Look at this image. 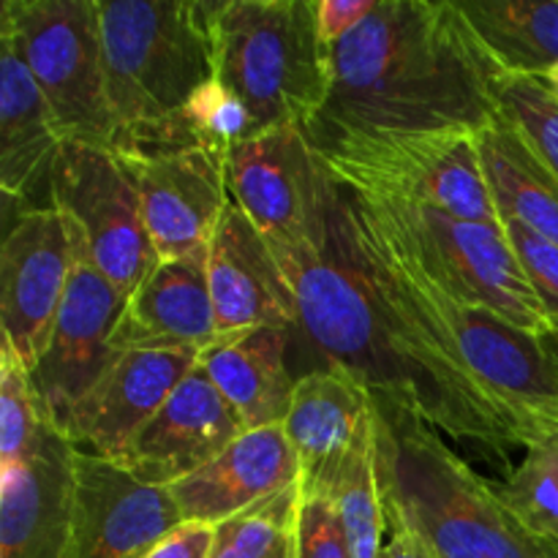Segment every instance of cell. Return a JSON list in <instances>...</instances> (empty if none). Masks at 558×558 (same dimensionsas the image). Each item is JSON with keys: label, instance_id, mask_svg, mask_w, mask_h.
<instances>
[{"label": "cell", "instance_id": "obj_1", "mask_svg": "<svg viewBox=\"0 0 558 558\" xmlns=\"http://www.w3.org/2000/svg\"><path fill=\"white\" fill-rule=\"evenodd\" d=\"M281 265L300 330L325 365L357 376L376 401L507 463L518 439L505 414L409 298L352 194L332 178L322 232Z\"/></svg>", "mask_w": 558, "mask_h": 558}, {"label": "cell", "instance_id": "obj_2", "mask_svg": "<svg viewBox=\"0 0 558 558\" xmlns=\"http://www.w3.org/2000/svg\"><path fill=\"white\" fill-rule=\"evenodd\" d=\"M330 93L305 129L314 150L352 136L480 134L499 118V69L456 0H379L327 47Z\"/></svg>", "mask_w": 558, "mask_h": 558}, {"label": "cell", "instance_id": "obj_3", "mask_svg": "<svg viewBox=\"0 0 558 558\" xmlns=\"http://www.w3.org/2000/svg\"><path fill=\"white\" fill-rule=\"evenodd\" d=\"M376 466L387 523L436 558H558V545L518 521L499 485L430 425L385 401H376Z\"/></svg>", "mask_w": 558, "mask_h": 558}, {"label": "cell", "instance_id": "obj_4", "mask_svg": "<svg viewBox=\"0 0 558 558\" xmlns=\"http://www.w3.org/2000/svg\"><path fill=\"white\" fill-rule=\"evenodd\" d=\"M223 0H98L114 150H180V120L216 80Z\"/></svg>", "mask_w": 558, "mask_h": 558}, {"label": "cell", "instance_id": "obj_5", "mask_svg": "<svg viewBox=\"0 0 558 558\" xmlns=\"http://www.w3.org/2000/svg\"><path fill=\"white\" fill-rule=\"evenodd\" d=\"M354 205L374 229L409 298L445 332L463 365L505 414L518 447L532 450L550 436H558V354L548 338L512 325L496 311L447 294L398 248L396 240L363 210L357 199Z\"/></svg>", "mask_w": 558, "mask_h": 558}, {"label": "cell", "instance_id": "obj_6", "mask_svg": "<svg viewBox=\"0 0 558 558\" xmlns=\"http://www.w3.org/2000/svg\"><path fill=\"white\" fill-rule=\"evenodd\" d=\"M316 0H223L216 80L245 104L254 131L308 129L330 93Z\"/></svg>", "mask_w": 558, "mask_h": 558}, {"label": "cell", "instance_id": "obj_7", "mask_svg": "<svg viewBox=\"0 0 558 558\" xmlns=\"http://www.w3.org/2000/svg\"><path fill=\"white\" fill-rule=\"evenodd\" d=\"M349 194L436 287L463 303L496 311L534 336H550L548 311L507 243L505 229L463 221L439 207Z\"/></svg>", "mask_w": 558, "mask_h": 558}, {"label": "cell", "instance_id": "obj_8", "mask_svg": "<svg viewBox=\"0 0 558 558\" xmlns=\"http://www.w3.org/2000/svg\"><path fill=\"white\" fill-rule=\"evenodd\" d=\"M314 153L325 172L354 194L439 207L463 221L501 227L477 134L352 136Z\"/></svg>", "mask_w": 558, "mask_h": 558}, {"label": "cell", "instance_id": "obj_9", "mask_svg": "<svg viewBox=\"0 0 558 558\" xmlns=\"http://www.w3.org/2000/svg\"><path fill=\"white\" fill-rule=\"evenodd\" d=\"M0 25L14 33L63 140L112 147L98 0H5Z\"/></svg>", "mask_w": 558, "mask_h": 558}, {"label": "cell", "instance_id": "obj_10", "mask_svg": "<svg viewBox=\"0 0 558 558\" xmlns=\"http://www.w3.org/2000/svg\"><path fill=\"white\" fill-rule=\"evenodd\" d=\"M49 205L74 227L82 259L125 298L158 265L140 185L114 147L63 142L49 169Z\"/></svg>", "mask_w": 558, "mask_h": 558}, {"label": "cell", "instance_id": "obj_11", "mask_svg": "<svg viewBox=\"0 0 558 558\" xmlns=\"http://www.w3.org/2000/svg\"><path fill=\"white\" fill-rule=\"evenodd\" d=\"M229 202L245 213L278 259L305 248L325 223L330 174L303 129H270L223 153Z\"/></svg>", "mask_w": 558, "mask_h": 558}, {"label": "cell", "instance_id": "obj_12", "mask_svg": "<svg viewBox=\"0 0 558 558\" xmlns=\"http://www.w3.org/2000/svg\"><path fill=\"white\" fill-rule=\"evenodd\" d=\"M80 238L52 205L16 216L0 251L3 341L33 371L47 349L58 311L80 262Z\"/></svg>", "mask_w": 558, "mask_h": 558}, {"label": "cell", "instance_id": "obj_13", "mask_svg": "<svg viewBox=\"0 0 558 558\" xmlns=\"http://www.w3.org/2000/svg\"><path fill=\"white\" fill-rule=\"evenodd\" d=\"M125 300L129 298L118 287L80 256L47 349L31 371L44 417L60 434H65L74 409L112 360V336Z\"/></svg>", "mask_w": 558, "mask_h": 558}, {"label": "cell", "instance_id": "obj_14", "mask_svg": "<svg viewBox=\"0 0 558 558\" xmlns=\"http://www.w3.org/2000/svg\"><path fill=\"white\" fill-rule=\"evenodd\" d=\"M218 147H180L120 156L129 161L158 262L207 254L229 205L227 167Z\"/></svg>", "mask_w": 558, "mask_h": 558}, {"label": "cell", "instance_id": "obj_15", "mask_svg": "<svg viewBox=\"0 0 558 558\" xmlns=\"http://www.w3.org/2000/svg\"><path fill=\"white\" fill-rule=\"evenodd\" d=\"M183 523L172 490L76 450L74 558H145Z\"/></svg>", "mask_w": 558, "mask_h": 558}, {"label": "cell", "instance_id": "obj_16", "mask_svg": "<svg viewBox=\"0 0 558 558\" xmlns=\"http://www.w3.org/2000/svg\"><path fill=\"white\" fill-rule=\"evenodd\" d=\"M199 363L191 349H123L71 414L65 436L90 456L120 463L131 441Z\"/></svg>", "mask_w": 558, "mask_h": 558}, {"label": "cell", "instance_id": "obj_17", "mask_svg": "<svg viewBox=\"0 0 558 558\" xmlns=\"http://www.w3.org/2000/svg\"><path fill=\"white\" fill-rule=\"evenodd\" d=\"M76 447L47 425L27 458L0 466V558H74Z\"/></svg>", "mask_w": 558, "mask_h": 558}, {"label": "cell", "instance_id": "obj_18", "mask_svg": "<svg viewBox=\"0 0 558 558\" xmlns=\"http://www.w3.org/2000/svg\"><path fill=\"white\" fill-rule=\"evenodd\" d=\"M218 332L300 330L294 287L259 229L229 202L207 248Z\"/></svg>", "mask_w": 558, "mask_h": 558}, {"label": "cell", "instance_id": "obj_19", "mask_svg": "<svg viewBox=\"0 0 558 558\" xmlns=\"http://www.w3.org/2000/svg\"><path fill=\"white\" fill-rule=\"evenodd\" d=\"M243 434V420L196 363L156 417L131 441L120 466L142 483L172 488L216 461Z\"/></svg>", "mask_w": 558, "mask_h": 558}, {"label": "cell", "instance_id": "obj_20", "mask_svg": "<svg viewBox=\"0 0 558 558\" xmlns=\"http://www.w3.org/2000/svg\"><path fill=\"white\" fill-rule=\"evenodd\" d=\"M300 461L303 494H327L341 463L376 430V398L357 376L322 365L294 381L283 420Z\"/></svg>", "mask_w": 558, "mask_h": 558}, {"label": "cell", "instance_id": "obj_21", "mask_svg": "<svg viewBox=\"0 0 558 558\" xmlns=\"http://www.w3.org/2000/svg\"><path fill=\"white\" fill-rule=\"evenodd\" d=\"M300 483V461L283 425L245 430L216 461L174 483L185 523L218 526L256 501Z\"/></svg>", "mask_w": 558, "mask_h": 558}, {"label": "cell", "instance_id": "obj_22", "mask_svg": "<svg viewBox=\"0 0 558 558\" xmlns=\"http://www.w3.org/2000/svg\"><path fill=\"white\" fill-rule=\"evenodd\" d=\"M218 332L207 281V254L158 262L125 300L112 336V352L123 349H191L205 352Z\"/></svg>", "mask_w": 558, "mask_h": 558}, {"label": "cell", "instance_id": "obj_23", "mask_svg": "<svg viewBox=\"0 0 558 558\" xmlns=\"http://www.w3.org/2000/svg\"><path fill=\"white\" fill-rule=\"evenodd\" d=\"M63 134L41 87L16 44L0 25V185L11 199H25L49 178Z\"/></svg>", "mask_w": 558, "mask_h": 558}, {"label": "cell", "instance_id": "obj_24", "mask_svg": "<svg viewBox=\"0 0 558 558\" xmlns=\"http://www.w3.org/2000/svg\"><path fill=\"white\" fill-rule=\"evenodd\" d=\"M292 330H245L218 336L199 354V368L218 387L245 430L283 425L294 381L287 354Z\"/></svg>", "mask_w": 558, "mask_h": 558}, {"label": "cell", "instance_id": "obj_25", "mask_svg": "<svg viewBox=\"0 0 558 558\" xmlns=\"http://www.w3.org/2000/svg\"><path fill=\"white\" fill-rule=\"evenodd\" d=\"M456 3L501 76H550L558 69V0Z\"/></svg>", "mask_w": 558, "mask_h": 558}, {"label": "cell", "instance_id": "obj_26", "mask_svg": "<svg viewBox=\"0 0 558 558\" xmlns=\"http://www.w3.org/2000/svg\"><path fill=\"white\" fill-rule=\"evenodd\" d=\"M477 142L499 221H521L558 245V180L501 118L480 131Z\"/></svg>", "mask_w": 558, "mask_h": 558}, {"label": "cell", "instance_id": "obj_27", "mask_svg": "<svg viewBox=\"0 0 558 558\" xmlns=\"http://www.w3.org/2000/svg\"><path fill=\"white\" fill-rule=\"evenodd\" d=\"M325 496L336 505L352 558H381L387 512L376 466V430L341 463Z\"/></svg>", "mask_w": 558, "mask_h": 558}, {"label": "cell", "instance_id": "obj_28", "mask_svg": "<svg viewBox=\"0 0 558 558\" xmlns=\"http://www.w3.org/2000/svg\"><path fill=\"white\" fill-rule=\"evenodd\" d=\"M300 483L213 526L207 558H294Z\"/></svg>", "mask_w": 558, "mask_h": 558}, {"label": "cell", "instance_id": "obj_29", "mask_svg": "<svg viewBox=\"0 0 558 558\" xmlns=\"http://www.w3.org/2000/svg\"><path fill=\"white\" fill-rule=\"evenodd\" d=\"M499 118L558 180V96L545 76H501Z\"/></svg>", "mask_w": 558, "mask_h": 558}, {"label": "cell", "instance_id": "obj_30", "mask_svg": "<svg viewBox=\"0 0 558 558\" xmlns=\"http://www.w3.org/2000/svg\"><path fill=\"white\" fill-rule=\"evenodd\" d=\"M47 425L49 420L44 417L31 371L3 341L0 343V466L31 456Z\"/></svg>", "mask_w": 558, "mask_h": 558}, {"label": "cell", "instance_id": "obj_31", "mask_svg": "<svg viewBox=\"0 0 558 558\" xmlns=\"http://www.w3.org/2000/svg\"><path fill=\"white\" fill-rule=\"evenodd\" d=\"M499 490L534 537L558 545V472L543 452L526 450Z\"/></svg>", "mask_w": 558, "mask_h": 558}, {"label": "cell", "instance_id": "obj_32", "mask_svg": "<svg viewBox=\"0 0 558 558\" xmlns=\"http://www.w3.org/2000/svg\"><path fill=\"white\" fill-rule=\"evenodd\" d=\"M501 229H505L507 243L515 251L529 283L537 292L539 303L545 305L550 325H554V319H558V245L539 238L537 232L512 218H505Z\"/></svg>", "mask_w": 558, "mask_h": 558}, {"label": "cell", "instance_id": "obj_33", "mask_svg": "<svg viewBox=\"0 0 558 558\" xmlns=\"http://www.w3.org/2000/svg\"><path fill=\"white\" fill-rule=\"evenodd\" d=\"M294 558H352L330 496L303 494L300 488Z\"/></svg>", "mask_w": 558, "mask_h": 558}, {"label": "cell", "instance_id": "obj_34", "mask_svg": "<svg viewBox=\"0 0 558 558\" xmlns=\"http://www.w3.org/2000/svg\"><path fill=\"white\" fill-rule=\"evenodd\" d=\"M376 5L379 0H316V31H319L322 44L332 47L341 41Z\"/></svg>", "mask_w": 558, "mask_h": 558}, {"label": "cell", "instance_id": "obj_35", "mask_svg": "<svg viewBox=\"0 0 558 558\" xmlns=\"http://www.w3.org/2000/svg\"><path fill=\"white\" fill-rule=\"evenodd\" d=\"M213 543V526L207 523H183L145 558H207Z\"/></svg>", "mask_w": 558, "mask_h": 558}, {"label": "cell", "instance_id": "obj_36", "mask_svg": "<svg viewBox=\"0 0 558 558\" xmlns=\"http://www.w3.org/2000/svg\"><path fill=\"white\" fill-rule=\"evenodd\" d=\"M381 558H436V556L430 554L417 537H412V534L403 532V529H392V539L385 545V554H381Z\"/></svg>", "mask_w": 558, "mask_h": 558}, {"label": "cell", "instance_id": "obj_37", "mask_svg": "<svg viewBox=\"0 0 558 558\" xmlns=\"http://www.w3.org/2000/svg\"><path fill=\"white\" fill-rule=\"evenodd\" d=\"M548 343L554 347V352L558 354V319H554V325H550V336H548Z\"/></svg>", "mask_w": 558, "mask_h": 558}, {"label": "cell", "instance_id": "obj_38", "mask_svg": "<svg viewBox=\"0 0 558 558\" xmlns=\"http://www.w3.org/2000/svg\"><path fill=\"white\" fill-rule=\"evenodd\" d=\"M545 80H548L550 85H554V90H556V96H558V69H556L550 76H545Z\"/></svg>", "mask_w": 558, "mask_h": 558}]
</instances>
